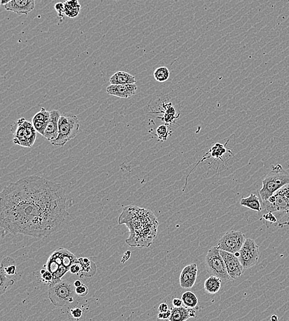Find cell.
Segmentation results:
<instances>
[{
    "label": "cell",
    "instance_id": "22",
    "mask_svg": "<svg viewBox=\"0 0 289 321\" xmlns=\"http://www.w3.org/2000/svg\"><path fill=\"white\" fill-rule=\"evenodd\" d=\"M0 271H3L9 278L18 276L17 264L15 259L10 257L4 258L1 261Z\"/></svg>",
    "mask_w": 289,
    "mask_h": 321
},
{
    "label": "cell",
    "instance_id": "25",
    "mask_svg": "<svg viewBox=\"0 0 289 321\" xmlns=\"http://www.w3.org/2000/svg\"><path fill=\"white\" fill-rule=\"evenodd\" d=\"M222 281L217 277L211 276L205 281L204 289L207 294H216L220 291Z\"/></svg>",
    "mask_w": 289,
    "mask_h": 321
},
{
    "label": "cell",
    "instance_id": "28",
    "mask_svg": "<svg viewBox=\"0 0 289 321\" xmlns=\"http://www.w3.org/2000/svg\"><path fill=\"white\" fill-rule=\"evenodd\" d=\"M154 77L158 82H166L170 78L169 69L167 67H158L154 73Z\"/></svg>",
    "mask_w": 289,
    "mask_h": 321
},
{
    "label": "cell",
    "instance_id": "38",
    "mask_svg": "<svg viewBox=\"0 0 289 321\" xmlns=\"http://www.w3.org/2000/svg\"><path fill=\"white\" fill-rule=\"evenodd\" d=\"M172 304H173V307H176V308H179L183 305V301L182 299H174L173 301H172Z\"/></svg>",
    "mask_w": 289,
    "mask_h": 321
},
{
    "label": "cell",
    "instance_id": "35",
    "mask_svg": "<svg viewBox=\"0 0 289 321\" xmlns=\"http://www.w3.org/2000/svg\"><path fill=\"white\" fill-rule=\"evenodd\" d=\"M263 218L265 219V220L267 221V222L270 223V224H276L277 222V219L276 216H274L273 213L272 212H268L267 213L265 214L263 216Z\"/></svg>",
    "mask_w": 289,
    "mask_h": 321
},
{
    "label": "cell",
    "instance_id": "42",
    "mask_svg": "<svg viewBox=\"0 0 289 321\" xmlns=\"http://www.w3.org/2000/svg\"><path fill=\"white\" fill-rule=\"evenodd\" d=\"M285 225H289V220L288 221L285 222H281L278 224V226L279 227H283L284 226H285Z\"/></svg>",
    "mask_w": 289,
    "mask_h": 321
},
{
    "label": "cell",
    "instance_id": "10",
    "mask_svg": "<svg viewBox=\"0 0 289 321\" xmlns=\"http://www.w3.org/2000/svg\"><path fill=\"white\" fill-rule=\"evenodd\" d=\"M239 259L244 269L255 266L259 260L260 246L254 240L246 239L239 250Z\"/></svg>",
    "mask_w": 289,
    "mask_h": 321
},
{
    "label": "cell",
    "instance_id": "13",
    "mask_svg": "<svg viewBox=\"0 0 289 321\" xmlns=\"http://www.w3.org/2000/svg\"><path fill=\"white\" fill-rule=\"evenodd\" d=\"M41 0H11L4 5L6 11L19 15H27L36 8V1Z\"/></svg>",
    "mask_w": 289,
    "mask_h": 321
},
{
    "label": "cell",
    "instance_id": "6",
    "mask_svg": "<svg viewBox=\"0 0 289 321\" xmlns=\"http://www.w3.org/2000/svg\"><path fill=\"white\" fill-rule=\"evenodd\" d=\"M67 280H60L50 285L48 297L51 303L56 306L63 307L73 303L77 295L76 287Z\"/></svg>",
    "mask_w": 289,
    "mask_h": 321
},
{
    "label": "cell",
    "instance_id": "39",
    "mask_svg": "<svg viewBox=\"0 0 289 321\" xmlns=\"http://www.w3.org/2000/svg\"><path fill=\"white\" fill-rule=\"evenodd\" d=\"M158 310L160 313L166 312V311L169 310V306H168L167 304L165 303L160 304L159 307H158Z\"/></svg>",
    "mask_w": 289,
    "mask_h": 321
},
{
    "label": "cell",
    "instance_id": "36",
    "mask_svg": "<svg viewBox=\"0 0 289 321\" xmlns=\"http://www.w3.org/2000/svg\"><path fill=\"white\" fill-rule=\"evenodd\" d=\"M81 271V266L80 262H79L78 260L76 262H75L72 265L71 268H70V272L71 273L73 274H77L79 275V274L80 273Z\"/></svg>",
    "mask_w": 289,
    "mask_h": 321
},
{
    "label": "cell",
    "instance_id": "5",
    "mask_svg": "<svg viewBox=\"0 0 289 321\" xmlns=\"http://www.w3.org/2000/svg\"><path fill=\"white\" fill-rule=\"evenodd\" d=\"M80 125L77 116L71 113H63L59 119L58 136L50 143L53 146L62 147L77 136Z\"/></svg>",
    "mask_w": 289,
    "mask_h": 321
},
{
    "label": "cell",
    "instance_id": "8",
    "mask_svg": "<svg viewBox=\"0 0 289 321\" xmlns=\"http://www.w3.org/2000/svg\"><path fill=\"white\" fill-rule=\"evenodd\" d=\"M17 128L14 134L13 142L24 148H32L36 142L37 130L32 122L20 118L18 120Z\"/></svg>",
    "mask_w": 289,
    "mask_h": 321
},
{
    "label": "cell",
    "instance_id": "7",
    "mask_svg": "<svg viewBox=\"0 0 289 321\" xmlns=\"http://www.w3.org/2000/svg\"><path fill=\"white\" fill-rule=\"evenodd\" d=\"M207 272L211 276L217 277L222 282H227L231 277L228 273L225 261L217 246H213L208 251L206 257Z\"/></svg>",
    "mask_w": 289,
    "mask_h": 321
},
{
    "label": "cell",
    "instance_id": "2",
    "mask_svg": "<svg viewBox=\"0 0 289 321\" xmlns=\"http://www.w3.org/2000/svg\"><path fill=\"white\" fill-rule=\"evenodd\" d=\"M118 224H125L130 232L126 243L130 246L149 247L157 235L158 222L153 211L135 206L123 208Z\"/></svg>",
    "mask_w": 289,
    "mask_h": 321
},
{
    "label": "cell",
    "instance_id": "1",
    "mask_svg": "<svg viewBox=\"0 0 289 321\" xmlns=\"http://www.w3.org/2000/svg\"><path fill=\"white\" fill-rule=\"evenodd\" d=\"M66 190L39 176L11 183L0 195V225L9 234L47 238L68 218Z\"/></svg>",
    "mask_w": 289,
    "mask_h": 321
},
{
    "label": "cell",
    "instance_id": "30",
    "mask_svg": "<svg viewBox=\"0 0 289 321\" xmlns=\"http://www.w3.org/2000/svg\"><path fill=\"white\" fill-rule=\"evenodd\" d=\"M40 274L41 275V281L42 282L45 283V284H48L49 286L53 284V276L50 271H48L46 269H41Z\"/></svg>",
    "mask_w": 289,
    "mask_h": 321
},
{
    "label": "cell",
    "instance_id": "31",
    "mask_svg": "<svg viewBox=\"0 0 289 321\" xmlns=\"http://www.w3.org/2000/svg\"><path fill=\"white\" fill-rule=\"evenodd\" d=\"M180 116V114H178V115H168V114H164V116L163 117H158V119L162 120L163 122H165V125H169L171 124H174V123L175 122V120H178V119Z\"/></svg>",
    "mask_w": 289,
    "mask_h": 321
},
{
    "label": "cell",
    "instance_id": "21",
    "mask_svg": "<svg viewBox=\"0 0 289 321\" xmlns=\"http://www.w3.org/2000/svg\"><path fill=\"white\" fill-rule=\"evenodd\" d=\"M111 85L134 84L136 80L134 76L124 71H118L109 80Z\"/></svg>",
    "mask_w": 289,
    "mask_h": 321
},
{
    "label": "cell",
    "instance_id": "23",
    "mask_svg": "<svg viewBox=\"0 0 289 321\" xmlns=\"http://www.w3.org/2000/svg\"><path fill=\"white\" fill-rule=\"evenodd\" d=\"M240 204L241 206L246 207L256 212L260 213L262 211V203L260 199L255 194H251L248 197L242 198Z\"/></svg>",
    "mask_w": 289,
    "mask_h": 321
},
{
    "label": "cell",
    "instance_id": "20",
    "mask_svg": "<svg viewBox=\"0 0 289 321\" xmlns=\"http://www.w3.org/2000/svg\"><path fill=\"white\" fill-rule=\"evenodd\" d=\"M78 260L81 266L80 273L78 275L80 278H91L95 275L97 271V266L95 262L87 258H79Z\"/></svg>",
    "mask_w": 289,
    "mask_h": 321
},
{
    "label": "cell",
    "instance_id": "14",
    "mask_svg": "<svg viewBox=\"0 0 289 321\" xmlns=\"http://www.w3.org/2000/svg\"><path fill=\"white\" fill-rule=\"evenodd\" d=\"M197 273L198 267L195 263L191 264L184 267L179 277L181 287L186 289L194 287L196 282Z\"/></svg>",
    "mask_w": 289,
    "mask_h": 321
},
{
    "label": "cell",
    "instance_id": "46",
    "mask_svg": "<svg viewBox=\"0 0 289 321\" xmlns=\"http://www.w3.org/2000/svg\"><path fill=\"white\" fill-rule=\"evenodd\" d=\"M271 320L272 321H278V318L276 315H272L271 316Z\"/></svg>",
    "mask_w": 289,
    "mask_h": 321
},
{
    "label": "cell",
    "instance_id": "34",
    "mask_svg": "<svg viewBox=\"0 0 289 321\" xmlns=\"http://www.w3.org/2000/svg\"><path fill=\"white\" fill-rule=\"evenodd\" d=\"M76 292L78 296L81 297H85L89 293V288L87 285L82 284L79 287H76Z\"/></svg>",
    "mask_w": 289,
    "mask_h": 321
},
{
    "label": "cell",
    "instance_id": "37",
    "mask_svg": "<svg viewBox=\"0 0 289 321\" xmlns=\"http://www.w3.org/2000/svg\"><path fill=\"white\" fill-rule=\"evenodd\" d=\"M71 314L72 318L76 319V320H79L82 316L83 311L78 308L71 309Z\"/></svg>",
    "mask_w": 289,
    "mask_h": 321
},
{
    "label": "cell",
    "instance_id": "27",
    "mask_svg": "<svg viewBox=\"0 0 289 321\" xmlns=\"http://www.w3.org/2000/svg\"><path fill=\"white\" fill-rule=\"evenodd\" d=\"M15 282V279L9 278L3 271H0V295L5 294L7 289Z\"/></svg>",
    "mask_w": 289,
    "mask_h": 321
},
{
    "label": "cell",
    "instance_id": "16",
    "mask_svg": "<svg viewBox=\"0 0 289 321\" xmlns=\"http://www.w3.org/2000/svg\"><path fill=\"white\" fill-rule=\"evenodd\" d=\"M61 114L59 111L52 110L50 111V120L46 128L43 137L49 141L54 140L57 138L59 134V121Z\"/></svg>",
    "mask_w": 289,
    "mask_h": 321
},
{
    "label": "cell",
    "instance_id": "43",
    "mask_svg": "<svg viewBox=\"0 0 289 321\" xmlns=\"http://www.w3.org/2000/svg\"><path fill=\"white\" fill-rule=\"evenodd\" d=\"M75 287H79V286H80L83 284L82 282H81L80 281L77 280L76 281V282H74V283Z\"/></svg>",
    "mask_w": 289,
    "mask_h": 321
},
{
    "label": "cell",
    "instance_id": "15",
    "mask_svg": "<svg viewBox=\"0 0 289 321\" xmlns=\"http://www.w3.org/2000/svg\"><path fill=\"white\" fill-rule=\"evenodd\" d=\"M137 87L134 84L111 85L106 88V92L112 96L127 99L136 94Z\"/></svg>",
    "mask_w": 289,
    "mask_h": 321
},
{
    "label": "cell",
    "instance_id": "19",
    "mask_svg": "<svg viewBox=\"0 0 289 321\" xmlns=\"http://www.w3.org/2000/svg\"><path fill=\"white\" fill-rule=\"evenodd\" d=\"M229 142V140L227 141V142L226 143L225 145H223V144H221L220 143H216L215 145L212 146V147L210 149V150L209 151L208 153L210 156H209L208 157H206V156H204V157L202 158V159L200 160L199 162L197 164L196 166H195L194 168L197 166V165H199L200 162H201L203 161V160H206L207 159H208L209 158H213L214 159L217 160H223L222 157H223V155L225 154L226 153L228 152V150H227V148H226V146L227 145V143ZM192 171L190 172V174L192 173ZM190 174H189V176L190 175ZM189 176H187V178H186V183H187L188 182V179Z\"/></svg>",
    "mask_w": 289,
    "mask_h": 321
},
{
    "label": "cell",
    "instance_id": "32",
    "mask_svg": "<svg viewBox=\"0 0 289 321\" xmlns=\"http://www.w3.org/2000/svg\"><path fill=\"white\" fill-rule=\"evenodd\" d=\"M55 10L57 11L58 13V18H59V21L61 23L64 20L65 15L64 13V3L61 2L57 3L55 5Z\"/></svg>",
    "mask_w": 289,
    "mask_h": 321
},
{
    "label": "cell",
    "instance_id": "29",
    "mask_svg": "<svg viewBox=\"0 0 289 321\" xmlns=\"http://www.w3.org/2000/svg\"><path fill=\"white\" fill-rule=\"evenodd\" d=\"M156 132H157V136L159 140H167L168 137L169 136V130L167 125H160L159 127H157Z\"/></svg>",
    "mask_w": 289,
    "mask_h": 321
},
{
    "label": "cell",
    "instance_id": "44",
    "mask_svg": "<svg viewBox=\"0 0 289 321\" xmlns=\"http://www.w3.org/2000/svg\"><path fill=\"white\" fill-rule=\"evenodd\" d=\"M11 0H1V4L2 6L5 5L6 4L9 3Z\"/></svg>",
    "mask_w": 289,
    "mask_h": 321
},
{
    "label": "cell",
    "instance_id": "18",
    "mask_svg": "<svg viewBox=\"0 0 289 321\" xmlns=\"http://www.w3.org/2000/svg\"><path fill=\"white\" fill-rule=\"evenodd\" d=\"M171 316L169 319L170 321H185L190 318L196 317L195 311L186 306H182L179 308L173 307L171 308Z\"/></svg>",
    "mask_w": 289,
    "mask_h": 321
},
{
    "label": "cell",
    "instance_id": "45",
    "mask_svg": "<svg viewBox=\"0 0 289 321\" xmlns=\"http://www.w3.org/2000/svg\"><path fill=\"white\" fill-rule=\"evenodd\" d=\"M157 318L158 320H164V313L159 312L157 316Z\"/></svg>",
    "mask_w": 289,
    "mask_h": 321
},
{
    "label": "cell",
    "instance_id": "24",
    "mask_svg": "<svg viewBox=\"0 0 289 321\" xmlns=\"http://www.w3.org/2000/svg\"><path fill=\"white\" fill-rule=\"evenodd\" d=\"M65 15L69 18L77 17L80 13L81 5L79 0H66L64 3Z\"/></svg>",
    "mask_w": 289,
    "mask_h": 321
},
{
    "label": "cell",
    "instance_id": "12",
    "mask_svg": "<svg viewBox=\"0 0 289 321\" xmlns=\"http://www.w3.org/2000/svg\"><path fill=\"white\" fill-rule=\"evenodd\" d=\"M220 253L225 261L228 273L231 278L237 279L240 278L244 273V268L239 258L233 253L225 252L223 250H220Z\"/></svg>",
    "mask_w": 289,
    "mask_h": 321
},
{
    "label": "cell",
    "instance_id": "41",
    "mask_svg": "<svg viewBox=\"0 0 289 321\" xmlns=\"http://www.w3.org/2000/svg\"><path fill=\"white\" fill-rule=\"evenodd\" d=\"M163 313H164V320H169V319L170 318V316H171V314H172L171 309H170V310L169 309V310H168L167 311H166V312H164Z\"/></svg>",
    "mask_w": 289,
    "mask_h": 321
},
{
    "label": "cell",
    "instance_id": "17",
    "mask_svg": "<svg viewBox=\"0 0 289 321\" xmlns=\"http://www.w3.org/2000/svg\"><path fill=\"white\" fill-rule=\"evenodd\" d=\"M50 118V111L46 110L45 108H42L41 110L36 114L32 118V122L35 129L41 136H43L44 134H45Z\"/></svg>",
    "mask_w": 289,
    "mask_h": 321
},
{
    "label": "cell",
    "instance_id": "33",
    "mask_svg": "<svg viewBox=\"0 0 289 321\" xmlns=\"http://www.w3.org/2000/svg\"><path fill=\"white\" fill-rule=\"evenodd\" d=\"M162 107L163 108H164V111H160L159 112H156L154 113H164L168 114V115H176L175 109H174L173 105H172V103H163Z\"/></svg>",
    "mask_w": 289,
    "mask_h": 321
},
{
    "label": "cell",
    "instance_id": "4",
    "mask_svg": "<svg viewBox=\"0 0 289 321\" xmlns=\"http://www.w3.org/2000/svg\"><path fill=\"white\" fill-rule=\"evenodd\" d=\"M289 183V174L280 164L272 166L270 173L262 181V188L259 195L262 203L267 201L279 189Z\"/></svg>",
    "mask_w": 289,
    "mask_h": 321
},
{
    "label": "cell",
    "instance_id": "9",
    "mask_svg": "<svg viewBox=\"0 0 289 321\" xmlns=\"http://www.w3.org/2000/svg\"><path fill=\"white\" fill-rule=\"evenodd\" d=\"M262 208L267 212H283L289 214V183L279 189L267 201L263 203Z\"/></svg>",
    "mask_w": 289,
    "mask_h": 321
},
{
    "label": "cell",
    "instance_id": "3",
    "mask_svg": "<svg viewBox=\"0 0 289 321\" xmlns=\"http://www.w3.org/2000/svg\"><path fill=\"white\" fill-rule=\"evenodd\" d=\"M77 260L76 256L66 248H59L56 250L44 265L45 269L53 274V284L62 280L65 274L70 271L72 265Z\"/></svg>",
    "mask_w": 289,
    "mask_h": 321
},
{
    "label": "cell",
    "instance_id": "26",
    "mask_svg": "<svg viewBox=\"0 0 289 321\" xmlns=\"http://www.w3.org/2000/svg\"><path fill=\"white\" fill-rule=\"evenodd\" d=\"M181 299L183 300V304L187 308H194L197 306L199 303L196 295L194 293L188 291L182 295Z\"/></svg>",
    "mask_w": 289,
    "mask_h": 321
},
{
    "label": "cell",
    "instance_id": "11",
    "mask_svg": "<svg viewBox=\"0 0 289 321\" xmlns=\"http://www.w3.org/2000/svg\"><path fill=\"white\" fill-rule=\"evenodd\" d=\"M246 239L245 234L241 231L231 230L223 235L216 246L219 250L234 254L241 250Z\"/></svg>",
    "mask_w": 289,
    "mask_h": 321
},
{
    "label": "cell",
    "instance_id": "40",
    "mask_svg": "<svg viewBox=\"0 0 289 321\" xmlns=\"http://www.w3.org/2000/svg\"><path fill=\"white\" fill-rule=\"evenodd\" d=\"M132 253L130 251H127L126 252L124 255L123 256L122 260H121V262L122 263H125L126 261H127L128 260L130 259V257H131Z\"/></svg>",
    "mask_w": 289,
    "mask_h": 321
}]
</instances>
